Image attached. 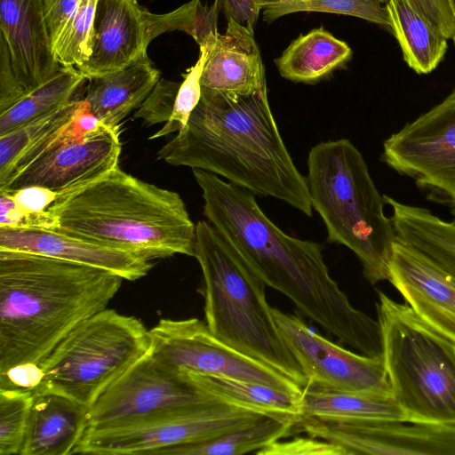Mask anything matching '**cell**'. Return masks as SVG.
Returning <instances> with one entry per match:
<instances>
[{
    "label": "cell",
    "instance_id": "43",
    "mask_svg": "<svg viewBox=\"0 0 455 455\" xmlns=\"http://www.w3.org/2000/svg\"><path fill=\"white\" fill-rule=\"evenodd\" d=\"M452 40H453V42H454V44H455V36H454V37L452 38Z\"/></svg>",
    "mask_w": 455,
    "mask_h": 455
},
{
    "label": "cell",
    "instance_id": "37",
    "mask_svg": "<svg viewBox=\"0 0 455 455\" xmlns=\"http://www.w3.org/2000/svg\"><path fill=\"white\" fill-rule=\"evenodd\" d=\"M440 36L452 39L455 36V14L450 0H407Z\"/></svg>",
    "mask_w": 455,
    "mask_h": 455
},
{
    "label": "cell",
    "instance_id": "13",
    "mask_svg": "<svg viewBox=\"0 0 455 455\" xmlns=\"http://www.w3.org/2000/svg\"><path fill=\"white\" fill-rule=\"evenodd\" d=\"M150 335V355L178 370L240 379L301 395L303 387L291 378L227 345L197 318L161 319Z\"/></svg>",
    "mask_w": 455,
    "mask_h": 455
},
{
    "label": "cell",
    "instance_id": "30",
    "mask_svg": "<svg viewBox=\"0 0 455 455\" xmlns=\"http://www.w3.org/2000/svg\"><path fill=\"white\" fill-rule=\"evenodd\" d=\"M299 12H318L354 16L376 23L392 32L388 10L379 0H267L262 19L267 23Z\"/></svg>",
    "mask_w": 455,
    "mask_h": 455
},
{
    "label": "cell",
    "instance_id": "11",
    "mask_svg": "<svg viewBox=\"0 0 455 455\" xmlns=\"http://www.w3.org/2000/svg\"><path fill=\"white\" fill-rule=\"evenodd\" d=\"M121 150L118 127L99 122L87 109L1 186L0 191L37 188L56 196L67 194L116 167Z\"/></svg>",
    "mask_w": 455,
    "mask_h": 455
},
{
    "label": "cell",
    "instance_id": "3",
    "mask_svg": "<svg viewBox=\"0 0 455 455\" xmlns=\"http://www.w3.org/2000/svg\"><path fill=\"white\" fill-rule=\"evenodd\" d=\"M124 280L103 268L0 250V373L39 364L76 326L107 308Z\"/></svg>",
    "mask_w": 455,
    "mask_h": 455
},
{
    "label": "cell",
    "instance_id": "38",
    "mask_svg": "<svg viewBox=\"0 0 455 455\" xmlns=\"http://www.w3.org/2000/svg\"><path fill=\"white\" fill-rule=\"evenodd\" d=\"M80 2L81 0H44L45 20L52 50Z\"/></svg>",
    "mask_w": 455,
    "mask_h": 455
},
{
    "label": "cell",
    "instance_id": "41",
    "mask_svg": "<svg viewBox=\"0 0 455 455\" xmlns=\"http://www.w3.org/2000/svg\"><path fill=\"white\" fill-rule=\"evenodd\" d=\"M450 3H451V8L453 10V12L455 14V0H450Z\"/></svg>",
    "mask_w": 455,
    "mask_h": 455
},
{
    "label": "cell",
    "instance_id": "6",
    "mask_svg": "<svg viewBox=\"0 0 455 455\" xmlns=\"http://www.w3.org/2000/svg\"><path fill=\"white\" fill-rule=\"evenodd\" d=\"M194 257L202 270L199 291L210 331L304 387L307 379L277 330L266 284L209 221L196 224Z\"/></svg>",
    "mask_w": 455,
    "mask_h": 455
},
{
    "label": "cell",
    "instance_id": "36",
    "mask_svg": "<svg viewBox=\"0 0 455 455\" xmlns=\"http://www.w3.org/2000/svg\"><path fill=\"white\" fill-rule=\"evenodd\" d=\"M257 455H347L341 447L311 435L276 441L255 452Z\"/></svg>",
    "mask_w": 455,
    "mask_h": 455
},
{
    "label": "cell",
    "instance_id": "23",
    "mask_svg": "<svg viewBox=\"0 0 455 455\" xmlns=\"http://www.w3.org/2000/svg\"><path fill=\"white\" fill-rule=\"evenodd\" d=\"M299 417L326 420H396L405 415L391 393L320 388L307 384L299 396Z\"/></svg>",
    "mask_w": 455,
    "mask_h": 455
},
{
    "label": "cell",
    "instance_id": "5",
    "mask_svg": "<svg viewBox=\"0 0 455 455\" xmlns=\"http://www.w3.org/2000/svg\"><path fill=\"white\" fill-rule=\"evenodd\" d=\"M306 180L328 242L351 250L371 284L387 280L397 235L362 153L347 139L320 142L308 153Z\"/></svg>",
    "mask_w": 455,
    "mask_h": 455
},
{
    "label": "cell",
    "instance_id": "7",
    "mask_svg": "<svg viewBox=\"0 0 455 455\" xmlns=\"http://www.w3.org/2000/svg\"><path fill=\"white\" fill-rule=\"evenodd\" d=\"M381 355L406 422L455 426V342L406 303L378 291Z\"/></svg>",
    "mask_w": 455,
    "mask_h": 455
},
{
    "label": "cell",
    "instance_id": "10",
    "mask_svg": "<svg viewBox=\"0 0 455 455\" xmlns=\"http://www.w3.org/2000/svg\"><path fill=\"white\" fill-rule=\"evenodd\" d=\"M264 415L218 401L177 408L87 430L73 454L156 455L163 449L205 442Z\"/></svg>",
    "mask_w": 455,
    "mask_h": 455
},
{
    "label": "cell",
    "instance_id": "4",
    "mask_svg": "<svg viewBox=\"0 0 455 455\" xmlns=\"http://www.w3.org/2000/svg\"><path fill=\"white\" fill-rule=\"evenodd\" d=\"M54 229L143 255L194 257L196 225L180 196L118 165L103 177L57 196L46 209Z\"/></svg>",
    "mask_w": 455,
    "mask_h": 455
},
{
    "label": "cell",
    "instance_id": "1",
    "mask_svg": "<svg viewBox=\"0 0 455 455\" xmlns=\"http://www.w3.org/2000/svg\"><path fill=\"white\" fill-rule=\"evenodd\" d=\"M204 215L258 277L339 341L372 355L381 346L378 321L355 308L331 278L322 244L285 234L254 194L218 175L192 169Z\"/></svg>",
    "mask_w": 455,
    "mask_h": 455
},
{
    "label": "cell",
    "instance_id": "32",
    "mask_svg": "<svg viewBox=\"0 0 455 455\" xmlns=\"http://www.w3.org/2000/svg\"><path fill=\"white\" fill-rule=\"evenodd\" d=\"M32 391L0 388V455H20L30 409Z\"/></svg>",
    "mask_w": 455,
    "mask_h": 455
},
{
    "label": "cell",
    "instance_id": "35",
    "mask_svg": "<svg viewBox=\"0 0 455 455\" xmlns=\"http://www.w3.org/2000/svg\"><path fill=\"white\" fill-rule=\"evenodd\" d=\"M180 85V83L160 79L135 116L143 118L149 125L166 123L172 112Z\"/></svg>",
    "mask_w": 455,
    "mask_h": 455
},
{
    "label": "cell",
    "instance_id": "39",
    "mask_svg": "<svg viewBox=\"0 0 455 455\" xmlns=\"http://www.w3.org/2000/svg\"><path fill=\"white\" fill-rule=\"evenodd\" d=\"M42 379L43 373L39 364H19L0 373V388H18L34 392L40 385Z\"/></svg>",
    "mask_w": 455,
    "mask_h": 455
},
{
    "label": "cell",
    "instance_id": "14",
    "mask_svg": "<svg viewBox=\"0 0 455 455\" xmlns=\"http://www.w3.org/2000/svg\"><path fill=\"white\" fill-rule=\"evenodd\" d=\"M213 401L198 387L193 372L169 366L148 353L89 406L86 431Z\"/></svg>",
    "mask_w": 455,
    "mask_h": 455
},
{
    "label": "cell",
    "instance_id": "25",
    "mask_svg": "<svg viewBox=\"0 0 455 455\" xmlns=\"http://www.w3.org/2000/svg\"><path fill=\"white\" fill-rule=\"evenodd\" d=\"M351 55L347 43L319 28L293 40L275 62L283 77L312 83L330 74Z\"/></svg>",
    "mask_w": 455,
    "mask_h": 455
},
{
    "label": "cell",
    "instance_id": "16",
    "mask_svg": "<svg viewBox=\"0 0 455 455\" xmlns=\"http://www.w3.org/2000/svg\"><path fill=\"white\" fill-rule=\"evenodd\" d=\"M0 31L17 83L16 104L62 67L53 53L44 0H0Z\"/></svg>",
    "mask_w": 455,
    "mask_h": 455
},
{
    "label": "cell",
    "instance_id": "34",
    "mask_svg": "<svg viewBox=\"0 0 455 455\" xmlns=\"http://www.w3.org/2000/svg\"><path fill=\"white\" fill-rule=\"evenodd\" d=\"M0 227L54 229L56 222L51 213L33 211L21 204L11 193L0 191Z\"/></svg>",
    "mask_w": 455,
    "mask_h": 455
},
{
    "label": "cell",
    "instance_id": "18",
    "mask_svg": "<svg viewBox=\"0 0 455 455\" xmlns=\"http://www.w3.org/2000/svg\"><path fill=\"white\" fill-rule=\"evenodd\" d=\"M0 250L37 253L88 265L135 281L153 267L148 258L56 229L0 227Z\"/></svg>",
    "mask_w": 455,
    "mask_h": 455
},
{
    "label": "cell",
    "instance_id": "31",
    "mask_svg": "<svg viewBox=\"0 0 455 455\" xmlns=\"http://www.w3.org/2000/svg\"><path fill=\"white\" fill-rule=\"evenodd\" d=\"M99 0H81L76 12L53 46L57 61L63 67L78 68L92 53Z\"/></svg>",
    "mask_w": 455,
    "mask_h": 455
},
{
    "label": "cell",
    "instance_id": "40",
    "mask_svg": "<svg viewBox=\"0 0 455 455\" xmlns=\"http://www.w3.org/2000/svg\"><path fill=\"white\" fill-rule=\"evenodd\" d=\"M220 11L228 20L254 28L267 0H219Z\"/></svg>",
    "mask_w": 455,
    "mask_h": 455
},
{
    "label": "cell",
    "instance_id": "26",
    "mask_svg": "<svg viewBox=\"0 0 455 455\" xmlns=\"http://www.w3.org/2000/svg\"><path fill=\"white\" fill-rule=\"evenodd\" d=\"M386 6L408 67L419 75L434 71L444 58L448 39L437 34L407 0H387Z\"/></svg>",
    "mask_w": 455,
    "mask_h": 455
},
{
    "label": "cell",
    "instance_id": "17",
    "mask_svg": "<svg viewBox=\"0 0 455 455\" xmlns=\"http://www.w3.org/2000/svg\"><path fill=\"white\" fill-rule=\"evenodd\" d=\"M427 324L455 342V279L413 247L396 239L388 279Z\"/></svg>",
    "mask_w": 455,
    "mask_h": 455
},
{
    "label": "cell",
    "instance_id": "2",
    "mask_svg": "<svg viewBox=\"0 0 455 455\" xmlns=\"http://www.w3.org/2000/svg\"><path fill=\"white\" fill-rule=\"evenodd\" d=\"M157 158L222 176L312 216L306 177L282 139L267 88L251 94L202 90L187 125L159 149Z\"/></svg>",
    "mask_w": 455,
    "mask_h": 455
},
{
    "label": "cell",
    "instance_id": "15",
    "mask_svg": "<svg viewBox=\"0 0 455 455\" xmlns=\"http://www.w3.org/2000/svg\"><path fill=\"white\" fill-rule=\"evenodd\" d=\"M271 312L307 384L341 391L391 393L382 355L356 354L312 331L297 315L276 307Z\"/></svg>",
    "mask_w": 455,
    "mask_h": 455
},
{
    "label": "cell",
    "instance_id": "8",
    "mask_svg": "<svg viewBox=\"0 0 455 455\" xmlns=\"http://www.w3.org/2000/svg\"><path fill=\"white\" fill-rule=\"evenodd\" d=\"M151 349L150 330L138 318L105 308L76 326L40 362L33 394L51 392L90 406Z\"/></svg>",
    "mask_w": 455,
    "mask_h": 455
},
{
    "label": "cell",
    "instance_id": "42",
    "mask_svg": "<svg viewBox=\"0 0 455 455\" xmlns=\"http://www.w3.org/2000/svg\"><path fill=\"white\" fill-rule=\"evenodd\" d=\"M380 2H382L383 4H386L387 2V0H379Z\"/></svg>",
    "mask_w": 455,
    "mask_h": 455
},
{
    "label": "cell",
    "instance_id": "9",
    "mask_svg": "<svg viewBox=\"0 0 455 455\" xmlns=\"http://www.w3.org/2000/svg\"><path fill=\"white\" fill-rule=\"evenodd\" d=\"M216 26L214 8L200 0L164 14L149 12L138 0H99L92 53L76 69L86 80L103 76L148 58L149 44L163 33L181 30L200 44Z\"/></svg>",
    "mask_w": 455,
    "mask_h": 455
},
{
    "label": "cell",
    "instance_id": "28",
    "mask_svg": "<svg viewBox=\"0 0 455 455\" xmlns=\"http://www.w3.org/2000/svg\"><path fill=\"white\" fill-rule=\"evenodd\" d=\"M297 419L264 415L205 442L177 445L156 455H242L256 452L289 435Z\"/></svg>",
    "mask_w": 455,
    "mask_h": 455
},
{
    "label": "cell",
    "instance_id": "21",
    "mask_svg": "<svg viewBox=\"0 0 455 455\" xmlns=\"http://www.w3.org/2000/svg\"><path fill=\"white\" fill-rule=\"evenodd\" d=\"M159 80L160 72L148 57L119 71L89 79L84 100L95 119L118 127L141 106Z\"/></svg>",
    "mask_w": 455,
    "mask_h": 455
},
{
    "label": "cell",
    "instance_id": "20",
    "mask_svg": "<svg viewBox=\"0 0 455 455\" xmlns=\"http://www.w3.org/2000/svg\"><path fill=\"white\" fill-rule=\"evenodd\" d=\"M89 407L51 392L34 394L20 455H71L88 426Z\"/></svg>",
    "mask_w": 455,
    "mask_h": 455
},
{
    "label": "cell",
    "instance_id": "19",
    "mask_svg": "<svg viewBox=\"0 0 455 455\" xmlns=\"http://www.w3.org/2000/svg\"><path fill=\"white\" fill-rule=\"evenodd\" d=\"M201 86L203 91L251 94L267 88L265 68L253 28L228 20L210 48Z\"/></svg>",
    "mask_w": 455,
    "mask_h": 455
},
{
    "label": "cell",
    "instance_id": "22",
    "mask_svg": "<svg viewBox=\"0 0 455 455\" xmlns=\"http://www.w3.org/2000/svg\"><path fill=\"white\" fill-rule=\"evenodd\" d=\"M392 210L397 238L413 247L455 279V209L443 220L430 210L384 195Z\"/></svg>",
    "mask_w": 455,
    "mask_h": 455
},
{
    "label": "cell",
    "instance_id": "33",
    "mask_svg": "<svg viewBox=\"0 0 455 455\" xmlns=\"http://www.w3.org/2000/svg\"><path fill=\"white\" fill-rule=\"evenodd\" d=\"M199 48L200 55L197 61L184 75V79L180 83L169 120L160 130L149 137L150 140L182 130L198 105L202 96L201 77L211 47L202 46Z\"/></svg>",
    "mask_w": 455,
    "mask_h": 455
},
{
    "label": "cell",
    "instance_id": "24",
    "mask_svg": "<svg viewBox=\"0 0 455 455\" xmlns=\"http://www.w3.org/2000/svg\"><path fill=\"white\" fill-rule=\"evenodd\" d=\"M88 109L74 99L0 136V187Z\"/></svg>",
    "mask_w": 455,
    "mask_h": 455
},
{
    "label": "cell",
    "instance_id": "27",
    "mask_svg": "<svg viewBox=\"0 0 455 455\" xmlns=\"http://www.w3.org/2000/svg\"><path fill=\"white\" fill-rule=\"evenodd\" d=\"M193 374L201 391L215 401L265 415L296 419L299 416V396L240 379L196 372Z\"/></svg>",
    "mask_w": 455,
    "mask_h": 455
},
{
    "label": "cell",
    "instance_id": "12",
    "mask_svg": "<svg viewBox=\"0 0 455 455\" xmlns=\"http://www.w3.org/2000/svg\"><path fill=\"white\" fill-rule=\"evenodd\" d=\"M381 161L428 201L455 209V88L383 141Z\"/></svg>",
    "mask_w": 455,
    "mask_h": 455
},
{
    "label": "cell",
    "instance_id": "29",
    "mask_svg": "<svg viewBox=\"0 0 455 455\" xmlns=\"http://www.w3.org/2000/svg\"><path fill=\"white\" fill-rule=\"evenodd\" d=\"M86 79L75 67H61L48 82L0 113V136L74 100Z\"/></svg>",
    "mask_w": 455,
    "mask_h": 455
}]
</instances>
